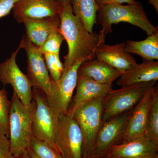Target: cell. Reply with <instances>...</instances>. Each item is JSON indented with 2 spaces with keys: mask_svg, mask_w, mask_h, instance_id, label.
Masks as SVG:
<instances>
[{
  "mask_svg": "<svg viewBox=\"0 0 158 158\" xmlns=\"http://www.w3.org/2000/svg\"><path fill=\"white\" fill-rule=\"evenodd\" d=\"M59 15V29L68 45V53L63 64L65 72L80 59H95V51L100 44L105 42V37L100 33L88 32L80 18L73 14L70 4L61 6Z\"/></svg>",
  "mask_w": 158,
  "mask_h": 158,
  "instance_id": "obj_1",
  "label": "cell"
},
{
  "mask_svg": "<svg viewBox=\"0 0 158 158\" xmlns=\"http://www.w3.org/2000/svg\"><path fill=\"white\" fill-rule=\"evenodd\" d=\"M97 23L101 25L99 33L103 37L113 32L112 26L119 23H127L142 29L148 36L158 30L148 18L144 7L140 2L127 5L111 4L99 7L96 16Z\"/></svg>",
  "mask_w": 158,
  "mask_h": 158,
  "instance_id": "obj_2",
  "label": "cell"
},
{
  "mask_svg": "<svg viewBox=\"0 0 158 158\" xmlns=\"http://www.w3.org/2000/svg\"><path fill=\"white\" fill-rule=\"evenodd\" d=\"M10 101L9 140L11 152L16 156L29 149L36 102L33 99L29 104H23L14 91Z\"/></svg>",
  "mask_w": 158,
  "mask_h": 158,
  "instance_id": "obj_3",
  "label": "cell"
},
{
  "mask_svg": "<svg viewBox=\"0 0 158 158\" xmlns=\"http://www.w3.org/2000/svg\"><path fill=\"white\" fill-rule=\"evenodd\" d=\"M156 84V81H151L113 89L103 98V122L132 109Z\"/></svg>",
  "mask_w": 158,
  "mask_h": 158,
  "instance_id": "obj_4",
  "label": "cell"
},
{
  "mask_svg": "<svg viewBox=\"0 0 158 158\" xmlns=\"http://www.w3.org/2000/svg\"><path fill=\"white\" fill-rule=\"evenodd\" d=\"M103 104L102 98L94 100L81 105L73 115L83 136V157L87 155L94 144L103 123Z\"/></svg>",
  "mask_w": 158,
  "mask_h": 158,
  "instance_id": "obj_5",
  "label": "cell"
},
{
  "mask_svg": "<svg viewBox=\"0 0 158 158\" xmlns=\"http://www.w3.org/2000/svg\"><path fill=\"white\" fill-rule=\"evenodd\" d=\"M32 97L36 102L32 122L33 136L56 146L55 136L59 117L50 106L42 90L33 87Z\"/></svg>",
  "mask_w": 158,
  "mask_h": 158,
  "instance_id": "obj_6",
  "label": "cell"
},
{
  "mask_svg": "<svg viewBox=\"0 0 158 158\" xmlns=\"http://www.w3.org/2000/svg\"><path fill=\"white\" fill-rule=\"evenodd\" d=\"M133 109L103 122L93 146L84 157H105L112 146L121 143Z\"/></svg>",
  "mask_w": 158,
  "mask_h": 158,
  "instance_id": "obj_7",
  "label": "cell"
},
{
  "mask_svg": "<svg viewBox=\"0 0 158 158\" xmlns=\"http://www.w3.org/2000/svg\"><path fill=\"white\" fill-rule=\"evenodd\" d=\"M85 61L87 59L78 60L69 69L62 73L59 80L52 81L50 91L46 96L47 99L50 106L59 117L67 113L77 86L78 69Z\"/></svg>",
  "mask_w": 158,
  "mask_h": 158,
  "instance_id": "obj_8",
  "label": "cell"
},
{
  "mask_svg": "<svg viewBox=\"0 0 158 158\" xmlns=\"http://www.w3.org/2000/svg\"><path fill=\"white\" fill-rule=\"evenodd\" d=\"M55 143L65 158H82L83 138L78 125L67 114L60 116L55 136Z\"/></svg>",
  "mask_w": 158,
  "mask_h": 158,
  "instance_id": "obj_9",
  "label": "cell"
},
{
  "mask_svg": "<svg viewBox=\"0 0 158 158\" xmlns=\"http://www.w3.org/2000/svg\"><path fill=\"white\" fill-rule=\"evenodd\" d=\"M21 49L19 45L10 58L0 63V81L4 86L11 85L22 102L28 105L33 100V86L27 75L21 71L16 63V56Z\"/></svg>",
  "mask_w": 158,
  "mask_h": 158,
  "instance_id": "obj_10",
  "label": "cell"
},
{
  "mask_svg": "<svg viewBox=\"0 0 158 158\" xmlns=\"http://www.w3.org/2000/svg\"><path fill=\"white\" fill-rule=\"evenodd\" d=\"M19 45L25 50L27 58V75L33 87L42 90L46 96L51 90L52 80L46 65L43 55L39 47L34 45L26 36L21 40Z\"/></svg>",
  "mask_w": 158,
  "mask_h": 158,
  "instance_id": "obj_11",
  "label": "cell"
},
{
  "mask_svg": "<svg viewBox=\"0 0 158 158\" xmlns=\"http://www.w3.org/2000/svg\"><path fill=\"white\" fill-rule=\"evenodd\" d=\"M157 88L156 85L150 88L133 108L125 133L120 143L144 137L148 118Z\"/></svg>",
  "mask_w": 158,
  "mask_h": 158,
  "instance_id": "obj_12",
  "label": "cell"
},
{
  "mask_svg": "<svg viewBox=\"0 0 158 158\" xmlns=\"http://www.w3.org/2000/svg\"><path fill=\"white\" fill-rule=\"evenodd\" d=\"M61 5L55 0H18L13 16L18 23L27 19H40L59 15Z\"/></svg>",
  "mask_w": 158,
  "mask_h": 158,
  "instance_id": "obj_13",
  "label": "cell"
},
{
  "mask_svg": "<svg viewBox=\"0 0 158 158\" xmlns=\"http://www.w3.org/2000/svg\"><path fill=\"white\" fill-rule=\"evenodd\" d=\"M76 87V93L66 113L71 117L79 106L94 100L104 98L113 89V85L101 84L81 75H78Z\"/></svg>",
  "mask_w": 158,
  "mask_h": 158,
  "instance_id": "obj_14",
  "label": "cell"
},
{
  "mask_svg": "<svg viewBox=\"0 0 158 158\" xmlns=\"http://www.w3.org/2000/svg\"><path fill=\"white\" fill-rule=\"evenodd\" d=\"M158 148L152 141L144 136L113 145L105 158H158Z\"/></svg>",
  "mask_w": 158,
  "mask_h": 158,
  "instance_id": "obj_15",
  "label": "cell"
},
{
  "mask_svg": "<svg viewBox=\"0 0 158 158\" xmlns=\"http://www.w3.org/2000/svg\"><path fill=\"white\" fill-rule=\"evenodd\" d=\"M126 42L99 45L95 52V59L104 62L123 73L138 64L136 59L125 49Z\"/></svg>",
  "mask_w": 158,
  "mask_h": 158,
  "instance_id": "obj_16",
  "label": "cell"
},
{
  "mask_svg": "<svg viewBox=\"0 0 158 158\" xmlns=\"http://www.w3.org/2000/svg\"><path fill=\"white\" fill-rule=\"evenodd\" d=\"M77 74L101 84L111 85L123 73L106 62L94 59L82 62L78 69Z\"/></svg>",
  "mask_w": 158,
  "mask_h": 158,
  "instance_id": "obj_17",
  "label": "cell"
},
{
  "mask_svg": "<svg viewBox=\"0 0 158 158\" xmlns=\"http://www.w3.org/2000/svg\"><path fill=\"white\" fill-rule=\"evenodd\" d=\"M24 24L26 37L34 45L41 46L54 31L59 30L60 24L59 15L40 19H27Z\"/></svg>",
  "mask_w": 158,
  "mask_h": 158,
  "instance_id": "obj_18",
  "label": "cell"
},
{
  "mask_svg": "<svg viewBox=\"0 0 158 158\" xmlns=\"http://www.w3.org/2000/svg\"><path fill=\"white\" fill-rule=\"evenodd\" d=\"M158 80V61L143 60L140 64L130 69L119 77L117 85L121 87Z\"/></svg>",
  "mask_w": 158,
  "mask_h": 158,
  "instance_id": "obj_19",
  "label": "cell"
},
{
  "mask_svg": "<svg viewBox=\"0 0 158 158\" xmlns=\"http://www.w3.org/2000/svg\"><path fill=\"white\" fill-rule=\"evenodd\" d=\"M126 50L130 53L138 55L146 61L158 59V30L145 40L134 41L128 40Z\"/></svg>",
  "mask_w": 158,
  "mask_h": 158,
  "instance_id": "obj_20",
  "label": "cell"
},
{
  "mask_svg": "<svg viewBox=\"0 0 158 158\" xmlns=\"http://www.w3.org/2000/svg\"><path fill=\"white\" fill-rule=\"evenodd\" d=\"M70 4L73 14L80 18L88 32L93 33L99 9L95 0H71Z\"/></svg>",
  "mask_w": 158,
  "mask_h": 158,
  "instance_id": "obj_21",
  "label": "cell"
},
{
  "mask_svg": "<svg viewBox=\"0 0 158 158\" xmlns=\"http://www.w3.org/2000/svg\"><path fill=\"white\" fill-rule=\"evenodd\" d=\"M144 136L158 148V90L156 89L153 101L148 118Z\"/></svg>",
  "mask_w": 158,
  "mask_h": 158,
  "instance_id": "obj_22",
  "label": "cell"
},
{
  "mask_svg": "<svg viewBox=\"0 0 158 158\" xmlns=\"http://www.w3.org/2000/svg\"><path fill=\"white\" fill-rule=\"evenodd\" d=\"M29 150L39 158H65L56 146L34 136L30 142Z\"/></svg>",
  "mask_w": 158,
  "mask_h": 158,
  "instance_id": "obj_23",
  "label": "cell"
},
{
  "mask_svg": "<svg viewBox=\"0 0 158 158\" xmlns=\"http://www.w3.org/2000/svg\"><path fill=\"white\" fill-rule=\"evenodd\" d=\"M11 101L5 88L0 90V133L9 138V116Z\"/></svg>",
  "mask_w": 158,
  "mask_h": 158,
  "instance_id": "obj_24",
  "label": "cell"
},
{
  "mask_svg": "<svg viewBox=\"0 0 158 158\" xmlns=\"http://www.w3.org/2000/svg\"><path fill=\"white\" fill-rule=\"evenodd\" d=\"M43 56L51 80L58 81L64 70V65L60 60L59 54L45 53Z\"/></svg>",
  "mask_w": 158,
  "mask_h": 158,
  "instance_id": "obj_25",
  "label": "cell"
},
{
  "mask_svg": "<svg viewBox=\"0 0 158 158\" xmlns=\"http://www.w3.org/2000/svg\"><path fill=\"white\" fill-rule=\"evenodd\" d=\"M64 40V37L59 29L50 34L45 42L39 47V50L43 55L45 53L59 54L60 47Z\"/></svg>",
  "mask_w": 158,
  "mask_h": 158,
  "instance_id": "obj_26",
  "label": "cell"
},
{
  "mask_svg": "<svg viewBox=\"0 0 158 158\" xmlns=\"http://www.w3.org/2000/svg\"><path fill=\"white\" fill-rule=\"evenodd\" d=\"M9 138L0 133V158H13Z\"/></svg>",
  "mask_w": 158,
  "mask_h": 158,
  "instance_id": "obj_27",
  "label": "cell"
},
{
  "mask_svg": "<svg viewBox=\"0 0 158 158\" xmlns=\"http://www.w3.org/2000/svg\"><path fill=\"white\" fill-rule=\"evenodd\" d=\"M18 0H0V19L9 14Z\"/></svg>",
  "mask_w": 158,
  "mask_h": 158,
  "instance_id": "obj_28",
  "label": "cell"
},
{
  "mask_svg": "<svg viewBox=\"0 0 158 158\" xmlns=\"http://www.w3.org/2000/svg\"><path fill=\"white\" fill-rule=\"evenodd\" d=\"M95 1L99 7L111 4L127 3L128 4H131L135 2V0H95Z\"/></svg>",
  "mask_w": 158,
  "mask_h": 158,
  "instance_id": "obj_29",
  "label": "cell"
},
{
  "mask_svg": "<svg viewBox=\"0 0 158 158\" xmlns=\"http://www.w3.org/2000/svg\"><path fill=\"white\" fill-rule=\"evenodd\" d=\"M13 158H31V155L28 151V150L25 151L23 152H22L17 155L16 156H13Z\"/></svg>",
  "mask_w": 158,
  "mask_h": 158,
  "instance_id": "obj_30",
  "label": "cell"
},
{
  "mask_svg": "<svg viewBox=\"0 0 158 158\" xmlns=\"http://www.w3.org/2000/svg\"><path fill=\"white\" fill-rule=\"evenodd\" d=\"M149 3L151 4L158 13V0H148Z\"/></svg>",
  "mask_w": 158,
  "mask_h": 158,
  "instance_id": "obj_31",
  "label": "cell"
},
{
  "mask_svg": "<svg viewBox=\"0 0 158 158\" xmlns=\"http://www.w3.org/2000/svg\"><path fill=\"white\" fill-rule=\"evenodd\" d=\"M55 1L59 3V5L62 6L64 4H70L71 0H55Z\"/></svg>",
  "mask_w": 158,
  "mask_h": 158,
  "instance_id": "obj_32",
  "label": "cell"
},
{
  "mask_svg": "<svg viewBox=\"0 0 158 158\" xmlns=\"http://www.w3.org/2000/svg\"><path fill=\"white\" fill-rule=\"evenodd\" d=\"M28 151L29 153H30V155H31V158H39L38 157H37V156L35 155L33 153V152H31V151L29 150L28 149Z\"/></svg>",
  "mask_w": 158,
  "mask_h": 158,
  "instance_id": "obj_33",
  "label": "cell"
},
{
  "mask_svg": "<svg viewBox=\"0 0 158 158\" xmlns=\"http://www.w3.org/2000/svg\"><path fill=\"white\" fill-rule=\"evenodd\" d=\"M82 158H85V157H83Z\"/></svg>",
  "mask_w": 158,
  "mask_h": 158,
  "instance_id": "obj_34",
  "label": "cell"
},
{
  "mask_svg": "<svg viewBox=\"0 0 158 158\" xmlns=\"http://www.w3.org/2000/svg\"><path fill=\"white\" fill-rule=\"evenodd\" d=\"M105 158V157H104V158Z\"/></svg>",
  "mask_w": 158,
  "mask_h": 158,
  "instance_id": "obj_35",
  "label": "cell"
}]
</instances>
